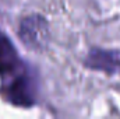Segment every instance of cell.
<instances>
[{"label": "cell", "instance_id": "3957f363", "mask_svg": "<svg viewBox=\"0 0 120 119\" xmlns=\"http://www.w3.org/2000/svg\"><path fill=\"white\" fill-rule=\"evenodd\" d=\"M17 64V55L6 36L0 34V73L13 70Z\"/></svg>", "mask_w": 120, "mask_h": 119}, {"label": "cell", "instance_id": "6da1fadb", "mask_svg": "<svg viewBox=\"0 0 120 119\" xmlns=\"http://www.w3.org/2000/svg\"><path fill=\"white\" fill-rule=\"evenodd\" d=\"M18 35L25 46L31 49H42L46 45L49 36L48 21L45 20V17L38 14L28 16L20 23Z\"/></svg>", "mask_w": 120, "mask_h": 119}, {"label": "cell", "instance_id": "7a4b0ae2", "mask_svg": "<svg viewBox=\"0 0 120 119\" xmlns=\"http://www.w3.org/2000/svg\"><path fill=\"white\" fill-rule=\"evenodd\" d=\"M84 66L95 71L106 73L108 76L120 74V51L91 48L84 60Z\"/></svg>", "mask_w": 120, "mask_h": 119}]
</instances>
